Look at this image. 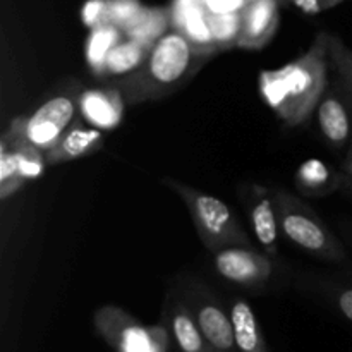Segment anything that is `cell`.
Instances as JSON below:
<instances>
[{
	"instance_id": "8992f818",
	"label": "cell",
	"mask_w": 352,
	"mask_h": 352,
	"mask_svg": "<svg viewBox=\"0 0 352 352\" xmlns=\"http://www.w3.org/2000/svg\"><path fill=\"white\" fill-rule=\"evenodd\" d=\"M212 254L217 274L232 284L254 287L267 284L274 275L270 254L260 253L253 246H230Z\"/></svg>"
},
{
	"instance_id": "9a60e30c",
	"label": "cell",
	"mask_w": 352,
	"mask_h": 352,
	"mask_svg": "<svg viewBox=\"0 0 352 352\" xmlns=\"http://www.w3.org/2000/svg\"><path fill=\"white\" fill-rule=\"evenodd\" d=\"M196 323L201 330L203 337L219 351L232 349L236 344V336H234V325L230 313L227 315L217 302L210 299H203L198 305L195 313Z\"/></svg>"
},
{
	"instance_id": "7a4b0ae2",
	"label": "cell",
	"mask_w": 352,
	"mask_h": 352,
	"mask_svg": "<svg viewBox=\"0 0 352 352\" xmlns=\"http://www.w3.org/2000/svg\"><path fill=\"white\" fill-rule=\"evenodd\" d=\"M215 55L196 47L181 31L170 30L153 45L138 71L103 82L119 88L127 107H136L177 93Z\"/></svg>"
},
{
	"instance_id": "ba28073f",
	"label": "cell",
	"mask_w": 352,
	"mask_h": 352,
	"mask_svg": "<svg viewBox=\"0 0 352 352\" xmlns=\"http://www.w3.org/2000/svg\"><path fill=\"white\" fill-rule=\"evenodd\" d=\"M316 124L333 150H349L352 143V107L339 82H332L316 109Z\"/></svg>"
},
{
	"instance_id": "484cf974",
	"label": "cell",
	"mask_w": 352,
	"mask_h": 352,
	"mask_svg": "<svg viewBox=\"0 0 352 352\" xmlns=\"http://www.w3.org/2000/svg\"><path fill=\"white\" fill-rule=\"evenodd\" d=\"M82 23L93 28L107 24V0H89L81 10Z\"/></svg>"
},
{
	"instance_id": "f546056e",
	"label": "cell",
	"mask_w": 352,
	"mask_h": 352,
	"mask_svg": "<svg viewBox=\"0 0 352 352\" xmlns=\"http://www.w3.org/2000/svg\"><path fill=\"white\" fill-rule=\"evenodd\" d=\"M344 175H346V182L352 188V143L349 150L346 151V158H344Z\"/></svg>"
},
{
	"instance_id": "3957f363",
	"label": "cell",
	"mask_w": 352,
	"mask_h": 352,
	"mask_svg": "<svg viewBox=\"0 0 352 352\" xmlns=\"http://www.w3.org/2000/svg\"><path fill=\"white\" fill-rule=\"evenodd\" d=\"M191 213L199 239L212 253L230 246H251V239L226 201L174 179H164Z\"/></svg>"
},
{
	"instance_id": "52a82bcc",
	"label": "cell",
	"mask_w": 352,
	"mask_h": 352,
	"mask_svg": "<svg viewBox=\"0 0 352 352\" xmlns=\"http://www.w3.org/2000/svg\"><path fill=\"white\" fill-rule=\"evenodd\" d=\"M244 206L250 215L251 227L261 251L275 258L278 254V237H280V222L275 199V189L261 184H248L241 191Z\"/></svg>"
},
{
	"instance_id": "30bf717a",
	"label": "cell",
	"mask_w": 352,
	"mask_h": 352,
	"mask_svg": "<svg viewBox=\"0 0 352 352\" xmlns=\"http://www.w3.org/2000/svg\"><path fill=\"white\" fill-rule=\"evenodd\" d=\"M126 100L119 88L103 82L98 88L81 89L79 95V116L89 126L110 131L119 126L126 113Z\"/></svg>"
},
{
	"instance_id": "5bb4252c",
	"label": "cell",
	"mask_w": 352,
	"mask_h": 352,
	"mask_svg": "<svg viewBox=\"0 0 352 352\" xmlns=\"http://www.w3.org/2000/svg\"><path fill=\"white\" fill-rule=\"evenodd\" d=\"M346 184V175L339 174L333 167L320 158L302 162L294 175V186L299 195L308 198H320L339 191Z\"/></svg>"
},
{
	"instance_id": "d4e9b609",
	"label": "cell",
	"mask_w": 352,
	"mask_h": 352,
	"mask_svg": "<svg viewBox=\"0 0 352 352\" xmlns=\"http://www.w3.org/2000/svg\"><path fill=\"white\" fill-rule=\"evenodd\" d=\"M143 9L138 0H107V24L124 30Z\"/></svg>"
},
{
	"instance_id": "ffe728a7",
	"label": "cell",
	"mask_w": 352,
	"mask_h": 352,
	"mask_svg": "<svg viewBox=\"0 0 352 352\" xmlns=\"http://www.w3.org/2000/svg\"><path fill=\"white\" fill-rule=\"evenodd\" d=\"M3 136L10 141L12 144L14 155L17 160V168H19V175L24 181H31V179H38L45 170L47 165V157L45 151L34 146L28 140L16 133H10L9 129L3 131Z\"/></svg>"
},
{
	"instance_id": "f1b7e54d",
	"label": "cell",
	"mask_w": 352,
	"mask_h": 352,
	"mask_svg": "<svg viewBox=\"0 0 352 352\" xmlns=\"http://www.w3.org/2000/svg\"><path fill=\"white\" fill-rule=\"evenodd\" d=\"M337 302H339V308L344 313V316H347L352 322V287L340 291Z\"/></svg>"
},
{
	"instance_id": "5b68a950",
	"label": "cell",
	"mask_w": 352,
	"mask_h": 352,
	"mask_svg": "<svg viewBox=\"0 0 352 352\" xmlns=\"http://www.w3.org/2000/svg\"><path fill=\"white\" fill-rule=\"evenodd\" d=\"M79 86H69L54 93L31 113L12 119L7 129L23 136L40 150H50L58 138L76 122L79 113Z\"/></svg>"
},
{
	"instance_id": "2e32d148",
	"label": "cell",
	"mask_w": 352,
	"mask_h": 352,
	"mask_svg": "<svg viewBox=\"0 0 352 352\" xmlns=\"http://www.w3.org/2000/svg\"><path fill=\"white\" fill-rule=\"evenodd\" d=\"M151 48H153L151 45L124 36L122 40L110 50L109 57H107L102 82L110 81V79L122 78V76H127L131 74V72L138 71L148 58Z\"/></svg>"
},
{
	"instance_id": "44dd1931",
	"label": "cell",
	"mask_w": 352,
	"mask_h": 352,
	"mask_svg": "<svg viewBox=\"0 0 352 352\" xmlns=\"http://www.w3.org/2000/svg\"><path fill=\"white\" fill-rule=\"evenodd\" d=\"M206 19L217 50L227 52L230 48H237V41L243 31V12L217 14L206 10Z\"/></svg>"
},
{
	"instance_id": "83f0119b",
	"label": "cell",
	"mask_w": 352,
	"mask_h": 352,
	"mask_svg": "<svg viewBox=\"0 0 352 352\" xmlns=\"http://www.w3.org/2000/svg\"><path fill=\"white\" fill-rule=\"evenodd\" d=\"M296 6L299 7L301 10L309 14H316V12H323V10H329L332 7L339 6L340 2L344 0H292Z\"/></svg>"
},
{
	"instance_id": "6da1fadb",
	"label": "cell",
	"mask_w": 352,
	"mask_h": 352,
	"mask_svg": "<svg viewBox=\"0 0 352 352\" xmlns=\"http://www.w3.org/2000/svg\"><path fill=\"white\" fill-rule=\"evenodd\" d=\"M330 33L320 31L296 60L274 71H261L258 88L263 102L289 127L309 122L330 86Z\"/></svg>"
},
{
	"instance_id": "4fadbf2b",
	"label": "cell",
	"mask_w": 352,
	"mask_h": 352,
	"mask_svg": "<svg viewBox=\"0 0 352 352\" xmlns=\"http://www.w3.org/2000/svg\"><path fill=\"white\" fill-rule=\"evenodd\" d=\"M172 30L181 31L201 50L220 54L213 43L203 0H175L172 6Z\"/></svg>"
},
{
	"instance_id": "277c9868",
	"label": "cell",
	"mask_w": 352,
	"mask_h": 352,
	"mask_svg": "<svg viewBox=\"0 0 352 352\" xmlns=\"http://www.w3.org/2000/svg\"><path fill=\"white\" fill-rule=\"evenodd\" d=\"M280 232L311 256L327 261H344L346 250L336 234L298 196L285 189H275Z\"/></svg>"
},
{
	"instance_id": "4316f807",
	"label": "cell",
	"mask_w": 352,
	"mask_h": 352,
	"mask_svg": "<svg viewBox=\"0 0 352 352\" xmlns=\"http://www.w3.org/2000/svg\"><path fill=\"white\" fill-rule=\"evenodd\" d=\"M251 0H203L206 10L217 14L227 12H243Z\"/></svg>"
},
{
	"instance_id": "603a6c76",
	"label": "cell",
	"mask_w": 352,
	"mask_h": 352,
	"mask_svg": "<svg viewBox=\"0 0 352 352\" xmlns=\"http://www.w3.org/2000/svg\"><path fill=\"white\" fill-rule=\"evenodd\" d=\"M330 64L337 74V82L346 93L352 107V48L337 34H330Z\"/></svg>"
},
{
	"instance_id": "9c48e42d",
	"label": "cell",
	"mask_w": 352,
	"mask_h": 352,
	"mask_svg": "<svg viewBox=\"0 0 352 352\" xmlns=\"http://www.w3.org/2000/svg\"><path fill=\"white\" fill-rule=\"evenodd\" d=\"M96 323L109 339L119 342L122 352H162L165 336L160 329H144L131 322L120 309L107 306L96 313Z\"/></svg>"
},
{
	"instance_id": "7c38bea8",
	"label": "cell",
	"mask_w": 352,
	"mask_h": 352,
	"mask_svg": "<svg viewBox=\"0 0 352 352\" xmlns=\"http://www.w3.org/2000/svg\"><path fill=\"white\" fill-rule=\"evenodd\" d=\"M103 146L102 129L82 124L76 120L60 138L57 143L45 151L47 165H60L65 162H74L78 158L88 157L96 153Z\"/></svg>"
},
{
	"instance_id": "8fae6325",
	"label": "cell",
	"mask_w": 352,
	"mask_h": 352,
	"mask_svg": "<svg viewBox=\"0 0 352 352\" xmlns=\"http://www.w3.org/2000/svg\"><path fill=\"white\" fill-rule=\"evenodd\" d=\"M278 28V9L275 0H251L243 10V31L237 48L261 50L275 36Z\"/></svg>"
},
{
	"instance_id": "cb8c5ba5",
	"label": "cell",
	"mask_w": 352,
	"mask_h": 352,
	"mask_svg": "<svg viewBox=\"0 0 352 352\" xmlns=\"http://www.w3.org/2000/svg\"><path fill=\"white\" fill-rule=\"evenodd\" d=\"M24 182L26 181L19 175L12 144L2 134V140H0V198H10L14 192L23 188Z\"/></svg>"
},
{
	"instance_id": "d6986e66",
	"label": "cell",
	"mask_w": 352,
	"mask_h": 352,
	"mask_svg": "<svg viewBox=\"0 0 352 352\" xmlns=\"http://www.w3.org/2000/svg\"><path fill=\"white\" fill-rule=\"evenodd\" d=\"M230 318H232L237 349L241 352H260L261 336L251 306L243 299H234L230 306Z\"/></svg>"
},
{
	"instance_id": "7402d4cb",
	"label": "cell",
	"mask_w": 352,
	"mask_h": 352,
	"mask_svg": "<svg viewBox=\"0 0 352 352\" xmlns=\"http://www.w3.org/2000/svg\"><path fill=\"white\" fill-rule=\"evenodd\" d=\"M172 333H174L175 340H177L179 347H181L184 352H203V337L201 330H199L198 323H196V318H192L188 313V309L179 302L175 305L174 313H172L170 320Z\"/></svg>"
},
{
	"instance_id": "e0dca14e",
	"label": "cell",
	"mask_w": 352,
	"mask_h": 352,
	"mask_svg": "<svg viewBox=\"0 0 352 352\" xmlns=\"http://www.w3.org/2000/svg\"><path fill=\"white\" fill-rule=\"evenodd\" d=\"M172 28V10L164 7H143L133 23L122 30L124 36L153 47Z\"/></svg>"
},
{
	"instance_id": "ac0fdd59",
	"label": "cell",
	"mask_w": 352,
	"mask_h": 352,
	"mask_svg": "<svg viewBox=\"0 0 352 352\" xmlns=\"http://www.w3.org/2000/svg\"><path fill=\"white\" fill-rule=\"evenodd\" d=\"M122 38V30L113 26V24H102V26L93 28L91 33H89L88 41H86V62H88L89 71H91L93 76H96L100 81H102L103 78V69H105V62L110 50H112Z\"/></svg>"
}]
</instances>
